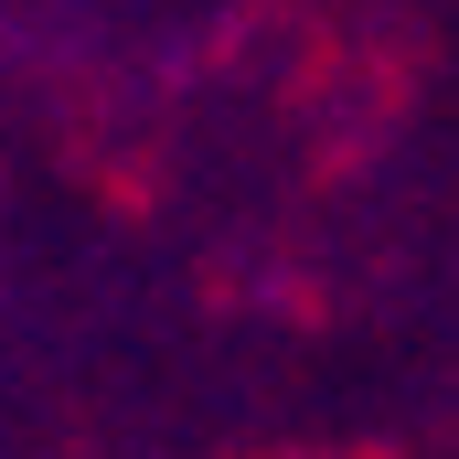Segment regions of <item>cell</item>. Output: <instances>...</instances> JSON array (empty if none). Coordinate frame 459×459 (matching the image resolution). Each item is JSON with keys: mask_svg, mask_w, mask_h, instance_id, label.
Instances as JSON below:
<instances>
[]
</instances>
